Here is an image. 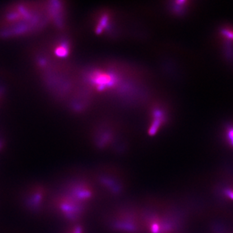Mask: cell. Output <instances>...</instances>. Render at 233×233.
I'll return each mask as SVG.
<instances>
[{
	"label": "cell",
	"mask_w": 233,
	"mask_h": 233,
	"mask_svg": "<svg viewBox=\"0 0 233 233\" xmlns=\"http://www.w3.org/2000/svg\"><path fill=\"white\" fill-rule=\"evenodd\" d=\"M228 139H229V141L231 143V145L233 146V128H229L228 130Z\"/></svg>",
	"instance_id": "cell-1"
},
{
	"label": "cell",
	"mask_w": 233,
	"mask_h": 233,
	"mask_svg": "<svg viewBox=\"0 0 233 233\" xmlns=\"http://www.w3.org/2000/svg\"><path fill=\"white\" fill-rule=\"evenodd\" d=\"M223 34L227 37H230L231 38H233V33H231L230 31H223Z\"/></svg>",
	"instance_id": "cell-3"
},
{
	"label": "cell",
	"mask_w": 233,
	"mask_h": 233,
	"mask_svg": "<svg viewBox=\"0 0 233 233\" xmlns=\"http://www.w3.org/2000/svg\"><path fill=\"white\" fill-rule=\"evenodd\" d=\"M225 194L227 197L229 198L231 200H233V191L231 189H226L225 190Z\"/></svg>",
	"instance_id": "cell-2"
}]
</instances>
